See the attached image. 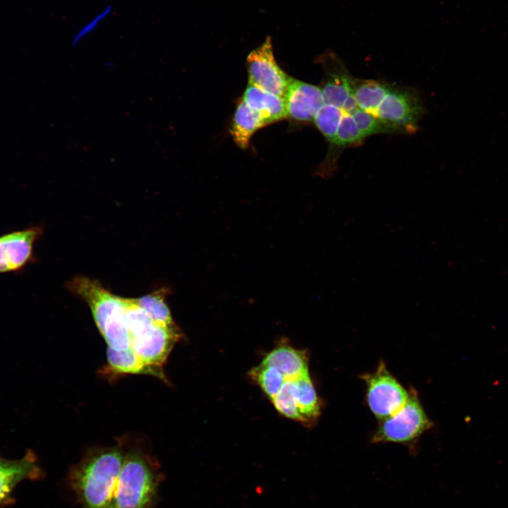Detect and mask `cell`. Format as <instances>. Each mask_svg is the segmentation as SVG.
Instances as JSON below:
<instances>
[{
    "instance_id": "cell-1",
    "label": "cell",
    "mask_w": 508,
    "mask_h": 508,
    "mask_svg": "<svg viewBox=\"0 0 508 508\" xmlns=\"http://www.w3.org/2000/svg\"><path fill=\"white\" fill-rule=\"evenodd\" d=\"M125 454L117 447L92 452L69 473L82 508H109Z\"/></svg>"
},
{
    "instance_id": "cell-2",
    "label": "cell",
    "mask_w": 508,
    "mask_h": 508,
    "mask_svg": "<svg viewBox=\"0 0 508 508\" xmlns=\"http://www.w3.org/2000/svg\"><path fill=\"white\" fill-rule=\"evenodd\" d=\"M161 480L157 467L147 456L126 453L109 508H153Z\"/></svg>"
},
{
    "instance_id": "cell-3",
    "label": "cell",
    "mask_w": 508,
    "mask_h": 508,
    "mask_svg": "<svg viewBox=\"0 0 508 508\" xmlns=\"http://www.w3.org/2000/svg\"><path fill=\"white\" fill-rule=\"evenodd\" d=\"M431 425L417 396L411 392L407 401L397 412L381 421L373 441L408 443L418 438Z\"/></svg>"
},
{
    "instance_id": "cell-4",
    "label": "cell",
    "mask_w": 508,
    "mask_h": 508,
    "mask_svg": "<svg viewBox=\"0 0 508 508\" xmlns=\"http://www.w3.org/2000/svg\"><path fill=\"white\" fill-rule=\"evenodd\" d=\"M367 389L368 406L382 421L397 412L406 403L409 392L380 362L376 370L362 377Z\"/></svg>"
},
{
    "instance_id": "cell-5",
    "label": "cell",
    "mask_w": 508,
    "mask_h": 508,
    "mask_svg": "<svg viewBox=\"0 0 508 508\" xmlns=\"http://www.w3.org/2000/svg\"><path fill=\"white\" fill-rule=\"evenodd\" d=\"M246 66L249 83L284 99L290 76L275 60L270 37L250 52Z\"/></svg>"
},
{
    "instance_id": "cell-6",
    "label": "cell",
    "mask_w": 508,
    "mask_h": 508,
    "mask_svg": "<svg viewBox=\"0 0 508 508\" xmlns=\"http://www.w3.org/2000/svg\"><path fill=\"white\" fill-rule=\"evenodd\" d=\"M43 229L34 225L0 236V274L23 270L36 259L34 247Z\"/></svg>"
},
{
    "instance_id": "cell-7",
    "label": "cell",
    "mask_w": 508,
    "mask_h": 508,
    "mask_svg": "<svg viewBox=\"0 0 508 508\" xmlns=\"http://www.w3.org/2000/svg\"><path fill=\"white\" fill-rule=\"evenodd\" d=\"M422 105L411 90L392 86L376 111V116L402 132L416 131Z\"/></svg>"
},
{
    "instance_id": "cell-8",
    "label": "cell",
    "mask_w": 508,
    "mask_h": 508,
    "mask_svg": "<svg viewBox=\"0 0 508 508\" xmlns=\"http://www.w3.org/2000/svg\"><path fill=\"white\" fill-rule=\"evenodd\" d=\"M179 337L176 327L155 323L143 335L131 339V349L147 365L162 370L163 364Z\"/></svg>"
},
{
    "instance_id": "cell-9",
    "label": "cell",
    "mask_w": 508,
    "mask_h": 508,
    "mask_svg": "<svg viewBox=\"0 0 508 508\" xmlns=\"http://www.w3.org/2000/svg\"><path fill=\"white\" fill-rule=\"evenodd\" d=\"M284 101L287 117L299 122L313 121L325 104L320 87L291 77Z\"/></svg>"
},
{
    "instance_id": "cell-10",
    "label": "cell",
    "mask_w": 508,
    "mask_h": 508,
    "mask_svg": "<svg viewBox=\"0 0 508 508\" xmlns=\"http://www.w3.org/2000/svg\"><path fill=\"white\" fill-rule=\"evenodd\" d=\"M325 75L320 87L325 104L342 107L345 100L352 92V80L343 63L335 56H325Z\"/></svg>"
},
{
    "instance_id": "cell-11",
    "label": "cell",
    "mask_w": 508,
    "mask_h": 508,
    "mask_svg": "<svg viewBox=\"0 0 508 508\" xmlns=\"http://www.w3.org/2000/svg\"><path fill=\"white\" fill-rule=\"evenodd\" d=\"M40 468L32 452H28L17 460L0 457V503L8 497L13 488L21 480L38 478Z\"/></svg>"
},
{
    "instance_id": "cell-12",
    "label": "cell",
    "mask_w": 508,
    "mask_h": 508,
    "mask_svg": "<svg viewBox=\"0 0 508 508\" xmlns=\"http://www.w3.org/2000/svg\"><path fill=\"white\" fill-rule=\"evenodd\" d=\"M242 99L264 120L266 125L287 118L284 99L248 83Z\"/></svg>"
},
{
    "instance_id": "cell-13",
    "label": "cell",
    "mask_w": 508,
    "mask_h": 508,
    "mask_svg": "<svg viewBox=\"0 0 508 508\" xmlns=\"http://www.w3.org/2000/svg\"><path fill=\"white\" fill-rule=\"evenodd\" d=\"M262 365L278 369L286 379H293L308 372V358L303 351L289 346H280L268 353Z\"/></svg>"
},
{
    "instance_id": "cell-14",
    "label": "cell",
    "mask_w": 508,
    "mask_h": 508,
    "mask_svg": "<svg viewBox=\"0 0 508 508\" xmlns=\"http://www.w3.org/2000/svg\"><path fill=\"white\" fill-rule=\"evenodd\" d=\"M265 126L262 118L241 99L233 116L230 133L238 147L246 149L253 134Z\"/></svg>"
},
{
    "instance_id": "cell-15",
    "label": "cell",
    "mask_w": 508,
    "mask_h": 508,
    "mask_svg": "<svg viewBox=\"0 0 508 508\" xmlns=\"http://www.w3.org/2000/svg\"><path fill=\"white\" fill-rule=\"evenodd\" d=\"M351 87L358 108L375 115L392 87L380 81L355 78L352 80Z\"/></svg>"
},
{
    "instance_id": "cell-16",
    "label": "cell",
    "mask_w": 508,
    "mask_h": 508,
    "mask_svg": "<svg viewBox=\"0 0 508 508\" xmlns=\"http://www.w3.org/2000/svg\"><path fill=\"white\" fill-rule=\"evenodd\" d=\"M295 383V399L301 422H314L320 414L321 404L309 373L297 377Z\"/></svg>"
},
{
    "instance_id": "cell-17",
    "label": "cell",
    "mask_w": 508,
    "mask_h": 508,
    "mask_svg": "<svg viewBox=\"0 0 508 508\" xmlns=\"http://www.w3.org/2000/svg\"><path fill=\"white\" fill-rule=\"evenodd\" d=\"M107 354L109 365L115 372L150 374L164 378L162 370L147 365L131 348L126 350H114L108 347Z\"/></svg>"
},
{
    "instance_id": "cell-18",
    "label": "cell",
    "mask_w": 508,
    "mask_h": 508,
    "mask_svg": "<svg viewBox=\"0 0 508 508\" xmlns=\"http://www.w3.org/2000/svg\"><path fill=\"white\" fill-rule=\"evenodd\" d=\"M167 294V289H161L134 300L147 311L155 323L167 327H176L166 303Z\"/></svg>"
},
{
    "instance_id": "cell-19",
    "label": "cell",
    "mask_w": 508,
    "mask_h": 508,
    "mask_svg": "<svg viewBox=\"0 0 508 508\" xmlns=\"http://www.w3.org/2000/svg\"><path fill=\"white\" fill-rule=\"evenodd\" d=\"M352 116L364 138L377 133H402L399 128L385 122L376 115L360 109L355 111Z\"/></svg>"
},
{
    "instance_id": "cell-20",
    "label": "cell",
    "mask_w": 508,
    "mask_h": 508,
    "mask_svg": "<svg viewBox=\"0 0 508 508\" xmlns=\"http://www.w3.org/2000/svg\"><path fill=\"white\" fill-rule=\"evenodd\" d=\"M295 379H286L280 391L272 401L276 409L284 416L301 422L295 399Z\"/></svg>"
},
{
    "instance_id": "cell-21",
    "label": "cell",
    "mask_w": 508,
    "mask_h": 508,
    "mask_svg": "<svg viewBox=\"0 0 508 508\" xmlns=\"http://www.w3.org/2000/svg\"><path fill=\"white\" fill-rule=\"evenodd\" d=\"M251 374L271 400L279 393L286 380L276 368L262 364L254 368Z\"/></svg>"
},
{
    "instance_id": "cell-22",
    "label": "cell",
    "mask_w": 508,
    "mask_h": 508,
    "mask_svg": "<svg viewBox=\"0 0 508 508\" xmlns=\"http://www.w3.org/2000/svg\"><path fill=\"white\" fill-rule=\"evenodd\" d=\"M344 112L341 108L325 104L318 111L314 123L326 139L332 143Z\"/></svg>"
},
{
    "instance_id": "cell-23",
    "label": "cell",
    "mask_w": 508,
    "mask_h": 508,
    "mask_svg": "<svg viewBox=\"0 0 508 508\" xmlns=\"http://www.w3.org/2000/svg\"><path fill=\"white\" fill-rule=\"evenodd\" d=\"M364 139L352 116L344 113L332 144L344 147L360 144Z\"/></svg>"
},
{
    "instance_id": "cell-24",
    "label": "cell",
    "mask_w": 508,
    "mask_h": 508,
    "mask_svg": "<svg viewBox=\"0 0 508 508\" xmlns=\"http://www.w3.org/2000/svg\"><path fill=\"white\" fill-rule=\"evenodd\" d=\"M111 13L112 7L110 5H107L103 9L93 16V18L78 29L71 39V45L73 47H75L80 43L83 39L93 32L98 26L111 14Z\"/></svg>"
},
{
    "instance_id": "cell-25",
    "label": "cell",
    "mask_w": 508,
    "mask_h": 508,
    "mask_svg": "<svg viewBox=\"0 0 508 508\" xmlns=\"http://www.w3.org/2000/svg\"><path fill=\"white\" fill-rule=\"evenodd\" d=\"M358 107L356 99L351 92L349 96L345 100L341 109L344 113L352 115L355 111L358 109Z\"/></svg>"
},
{
    "instance_id": "cell-26",
    "label": "cell",
    "mask_w": 508,
    "mask_h": 508,
    "mask_svg": "<svg viewBox=\"0 0 508 508\" xmlns=\"http://www.w3.org/2000/svg\"><path fill=\"white\" fill-rule=\"evenodd\" d=\"M106 66L108 67V68H109V67H110V68H111V67H113V66H114V63L111 62V61H108L107 63H106Z\"/></svg>"
}]
</instances>
